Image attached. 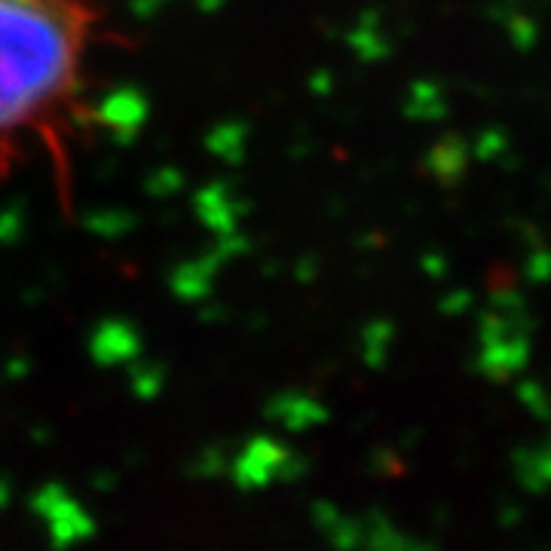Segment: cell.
<instances>
[{
	"mask_svg": "<svg viewBox=\"0 0 551 551\" xmlns=\"http://www.w3.org/2000/svg\"><path fill=\"white\" fill-rule=\"evenodd\" d=\"M126 46L108 0H0V181L40 172L74 209L80 160L108 123L102 65Z\"/></svg>",
	"mask_w": 551,
	"mask_h": 551,
	"instance_id": "obj_1",
	"label": "cell"
}]
</instances>
